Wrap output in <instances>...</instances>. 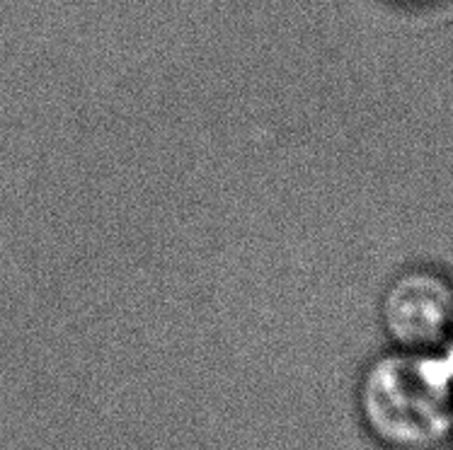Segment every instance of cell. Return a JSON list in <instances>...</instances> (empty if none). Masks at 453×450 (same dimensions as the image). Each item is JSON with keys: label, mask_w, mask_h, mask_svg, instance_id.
Here are the masks:
<instances>
[{"label": "cell", "mask_w": 453, "mask_h": 450, "mask_svg": "<svg viewBox=\"0 0 453 450\" xmlns=\"http://www.w3.org/2000/svg\"><path fill=\"white\" fill-rule=\"evenodd\" d=\"M354 412L376 448L446 450L453 439V373L444 351L388 347L354 387Z\"/></svg>", "instance_id": "1"}, {"label": "cell", "mask_w": 453, "mask_h": 450, "mask_svg": "<svg viewBox=\"0 0 453 450\" xmlns=\"http://www.w3.org/2000/svg\"><path fill=\"white\" fill-rule=\"evenodd\" d=\"M379 324L388 347L439 351L453 332V269L439 262H410L383 284Z\"/></svg>", "instance_id": "2"}, {"label": "cell", "mask_w": 453, "mask_h": 450, "mask_svg": "<svg viewBox=\"0 0 453 450\" xmlns=\"http://www.w3.org/2000/svg\"><path fill=\"white\" fill-rule=\"evenodd\" d=\"M388 8L398 10V12H407V15H426V12H436L451 5L453 0H380Z\"/></svg>", "instance_id": "3"}, {"label": "cell", "mask_w": 453, "mask_h": 450, "mask_svg": "<svg viewBox=\"0 0 453 450\" xmlns=\"http://www.w3.org/2000/svg\"><path fill=\"white\" fill-rule=\"evenodd\" d=\"M441 351H444V356H446V361H449V366H451V373H453V332H451V337H449V341H446V347Z\"/></svg>", "instance_id": "4"}, {"label": "cell", "mask_w": 453, "mask_h": 450, "mask_svg": "<svg viewBox=\"0 0 453 450\" xmlns=\"http://www.w3.org/2000/svg\"><path fill=\"white\" fill-rule=\"evenodd\" d=\"M449 448H451V450H453V439H451V446H449Z\"/></svg>", "instance_id": "5"}]
</instances>
